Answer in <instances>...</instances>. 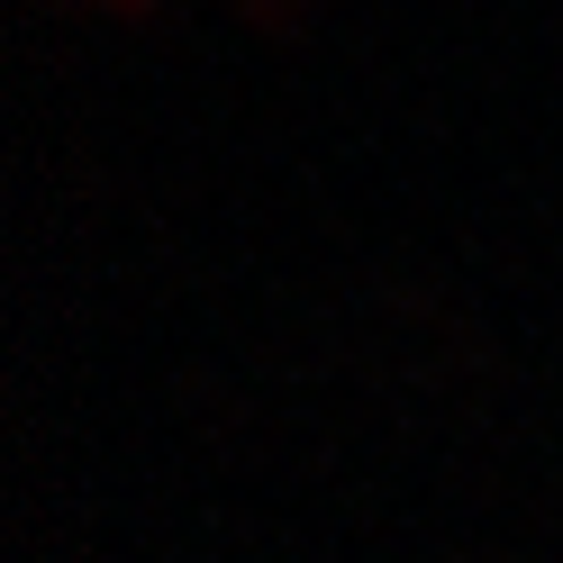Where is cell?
<instances>
[{
  "label": "cell",
  "mask_w": 563,
  "mask_h": 563,
  "mask_svg": "<svg viewBox=\"0 0 563 563\" xmlns=\"http://www.w3.org/2000/svg\"><path fill=\"white\" fill-rule=\"evenodd\" d=\"M82 10H110V19H146L155 0H82Z\"/></svg>",
  "instance_id": "2"
},
{
  "label": "cell",
  "mask_w": 563,
  "mask_h": 563,
  "mask_svg": "<svg viewBox=\"0 0 563 563\" xmlns=\"http://www.w3.org/2000/svg\"><path fill=\"white\" fill-rule=\"evenodd\" d=\"M228 10H236L245 27H264V37H300L319 0H228Z\"/></svg>",
  "instance_id": "1"
}]
</instances>
